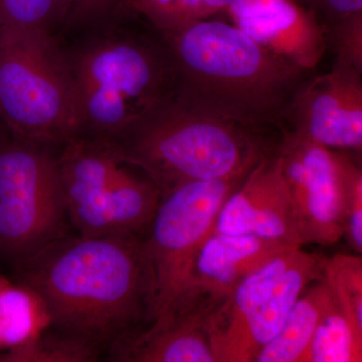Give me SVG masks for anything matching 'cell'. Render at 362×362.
<instances>
[{
    "label": "cell",
    "instance_id": "obj_1",
    "mask_svg": "<svg viewBox=\"0 0 362 362\" xmlns=\"http://www.w3.org/2000/svg\"><path fill=\"white\" fill-rule=\"evenodd\" d=\"M16 269L54 329L100 351L153 321V277L139 235L68 233Z\"/></svg>",
    "mask_w": 362,
    "mask_h": 362
},
{
    "label": "cell",
    "instance_id": "obj_2",
    "mask_svg": "<svg viewBox=\"0 0 362 362\" xmlns=\"http://www.w3.org/2000/svg\"><path fill=\"white\" fill-rule=\"evenodd\" d=\"M162 35L175 63V96L249 127L280 131L286 107L313 74L276 56L218 16Z\"/></svg>",
    "mask_w": 362,
    "mask_h": 362
},
{
    "label": "cell",
    "instance_id": "obj_3",
    "mask_svg": "<svg viewBox=\"0 0 362 362\" xmlns=\"http://www.w3.org/2000/svg\"><path fill=\"white\" fill-rule=\"evenodd\" d=\"M280 138V131L226 120L175 94L110 140L162 197L187 183L247 175L277 152Z\"/></svg>",
    "mask_w": 362,
    "mask_h": 362
},
{
    "label": "cell",
    "instance_id": "obj_4",
    "mask_svg": "<svg viewBox=\"0 0 362 362\" xmlns=\"http://www.w3.org/2000/svg\"><path fill=\"white\" fill-rule=\"evenodd\" d=\"M71 69L82 135L113 139L175 94V63L158 32L98 40Z\"/></svg>",
    "mask_w": 362,
    "mask_h": 362
},
{
    "label": "cell",
    "instance_id": "obj_5",
    "mask_svg": "<svg viewBox=\"0 0 362 362\" xmlns=\"http://www.w3.org/2000/svg\"><path fill=\"white\" fill-rule=\"evenodd\" d=\"M0 118L14 137L45 146L82 135L71 64L49 32L0 28Z\"/></svg>",
    "mask_w": 362,
    "mask_h": 362
},
{
    "label": "cell",
    "instance_id": "obj_6",
    "mask_svg": "<svg viewBox=\"0 0 362 362\" xmlns=\"http://www.w3.org/2000/svg\"><path fill=\"white\" fill-rule=\"evenodd\" d=\"M326 258L302 247L281 252L247 276L206 329L216 362H255L307 287L323 278Z\"/></svg>",
    "mask_w": 362,
    "mask_h": 362
},
{
    "label": "cell",
    "instance_id": "obj_7",
    "mask_svg": "<svg viewBox=\"0 0 362 362\" xmlns=\"http://www.w3.org/2000/svg\"><path fill=\"white\" fill-rule=\"evenodd\" d=\"M58 157L45 145L0 139V257L16 267L68 235Z\"/></svg>",
    "mask_w": 362,
    "mask_h": 362
},
{
    "label": "cell",
    "instance_id": "obj_8",
    "mask_svg": "<svg viewBox=\"0 0 362 362\" xmlns=\"http://www.w3.org/2000/svg\"><path fill=\"white\" fill-rule=\"evenodd\" d=\"M247 175L195 181L162 195L147 230L153 277V322L169 318L187 291L197 256L216 230L223 204Z\"/></svg>",
    "mask_w": 362,
    "mask_h": 362
},
{
    "label": "cell",
    "instance_id": "obj_9",
    "mask_svg": "<svg viewBox=\"0 0 362 362\" xmlns=\"http://www.w3.org/2000/svg\"><path fill=\"white\" fill-rule=\"evenodd\" d=\"M278 156L302 245L330 246L341 240L345 218L343 151L281 132Z\"/></svg>",
    "mask_w": 362,
    "mask_h": 362
},
{
    "label": "cell",
    "instance_id": "obj_10",
    "mask_svg": "<svg viewBox=\"0 0 362 362\" xmlns=\"http://www.w3.org/2000/svg\"><path fill=\"white\" fill-rule=\"evenodd\" d=\"M280 132L361 156L362 73L334 61L327 73L311 75L286 107Z\"/></svg>",
    "mask_w": 362,
    "mask_h": 362
},
{
    "label": "cell",
    "instance_id": "obj_11",
    "mask_svg": "<svg viewBox=\"0 0 362 362\" xmlns=\"http://www.w3.org/2000/svg\"><path fill=\"white\" fill-rule=\"evenodd\" d=\"M297 247L257 235L214 233L197 256L187 291L173 314L192 311L207 321L249 274Z\"/></svg>",
    "mask_w": 362,
    "mask_h": 362
},
{
    "label": "cell",
    "instance_id": "obj_12",
    "mask_svg": "<svg viewBox=\"0 0 362 362\" xmlns=\"http://www.w3.org/2000/svg\"><path fill=\"white\" fill-rule=\"evenodd\" d=\"M223 16L276 56L313 71L328 49L325 26L302 0H242Z\"/></svg>",
    "mask_w": 362,
    "mask_h": 362
},
{
    "label": "cell",
    "instance_id": "obj_13",
    "mask_svg": "<svg viewBox=\"0 0 362 362\" xmlns=\"http://www.w3.org/2000/svg\"><path fill=\"white\" fill-rule=\"evenodd\" d=\"M214 233L257 235L303 246L278 150L259 161L228 197Z\"/></svg>",
    "mask_w": 362,
    "mask_h": 362
},
{
    "label": "cell",
    "instance_id": "obj_14",
    "mask_svg": "<svg viewBox=\"0 0 362 362\" xmlns=\"http://www.w3.org/2000/svg\"><path fill=\"white\" fill-rule=\"evenodd\" d=\"M158 187L128 164L122 175L101 194L68 209L69 220L86 237L146 235L160 202Z\"/></svg>",
    "mask_w": 362,
    "mask_h": 362
},
{
    "label": "cell",
    "instance_id": "obj_15",
    "mask_svg": "<svg viewBox=\"0 0 362 362\" xmlns=\"http://www.w3.org/2000/svg\"><path fill=\"white\" fill-rule=\"evenodd\" d=\"M116 361L216 362L206 319L181 312L123 338L110 349Z\"/></svg>",
    "mask_w": 362,
    "mask_h": 362
},
{
    "label": "cell",
    "instance_id": "obj_16",
    "mask_svg": "<svg viewBox=\"0 0 362 362\" xmlns=\"http://www.w3.org/2000/svg\"><path fill=\"white\" fill-rule=\"evenodd\" d=\"M332 299L324 277L309 285L277 335L261 350L255 362H304L319 320Z\"/></svg>",
    "mask_w": 362,
    "mask_h": 362
},
{
    "label": "cell",
    "instance_id": "obj_17",
    "mask_svg": "<svg viewBox=\"0 0 362 362\" xmlns=\"http://www.w3.org/2000/svg\"><path fill=\"white\" fill-rule=\"evenodd\" d=\"M49 326L40 297L28 286L6 281L0 287V350L13 349L39 337Z\"/></svg>",
    "mask_w": 362,
    "mask_h": 362
},
{
    "label": "cell",
    "instance_id": "obj_18",
    "mask_svg": "<svg viewBox=\"0 0 362 362\" xmlns=\"http://www.w3.org/2000/svg\"><path fill=\"white\" fill-rule=\"evenodd\" d=\"M358 337L334 296L319 320L304 362H361Z\"/></svg>",
    "mask_w": 362,
    "mask_h": 362
},
{
    "label": "cell",
    "instance_id": "obj_19",
    "mask_svg": "<svg viewBox=\"0 0 362 362\" xmlns=\"http://www.w3.org/2000/svg\"><path fill=\"white\" fill-rule=\"evenodd\" d=\"M323 277L357 335L362 337V259L337 254L326 258Z\"/></svg>",
    "mask_w": 362,
    "mask_h": 362
},
{
    "label": "cell",
    "instance_id": "obj_20",
    "mask_svg": "<svg viewBox=\"0 0 362 362\" xmlns=\"http://www.w3.org/2000/svg\"><path fill=\"white\" fill-rule=\"evenodd\" d=\"M100 350L84 341L56 333H40L39 337L0 354V361L9 362H87L96 361Z\"/></svg>",
    "mask_w": 362,
    "mask_h": 362
},
{
    "label": "cell",
    "instance_id": "obj_21",
    "mask_svg": "<svg viewBox=\"0 0 362 362\" xmlns=\"http://www.w3.org/2000/svg\"><path fill=\"white\" fill-rule=\"evenodd\" d=\"M125 7L161 35L201 20L202 0H129Z\"/></svg>",
    "mask_w": 362,
    "mask_h": 362
},
{
    "label": "cell",
    "instance_id": "obj_22",
    "mask_svg": "<svg viewBox=\"0 0 362 362\" xmlns=\"http://www.w3.org/2000/svg\"><path fill=\"white\" fill-rule=\"evenodd\" d=\"M62 20L61 0H0V28L49 32Z\"/></svg>",
    "mask_w": 362,
    "mask_h": 362
},
{
    "label": "cell",
    "instance_id": "obj_23",
    "mask_svg": "<svg viewBox=\"0 0 362 362\" xmlns=\"http://www.w3.org/2000/svg\"><path fill=\"white\" fill-rule=\"evenodd\" d=\"M344 168V233L349 246L362 252V170L361 164L352 158L350 152L343 151Z\"/></svg>",
    "mask_w": 362,
    "mask_h": 362
},
{
    "label": "cell",
    "instance_id": "obj_24",
    "mask_svg": "<svg viewBox=\"0 0 362 362\" xmlns=\"http://www.w3.org/2000/svg\"><path fill=\"white\" fill-rule=\"evenodd\" d=\"M328 49L334 61L354 66L362 73V13L326 26Z\"/></svg>",
    "mask_w": 362,
    "mask_h": 362
},
{
    "label": "cell",
    "instance_id": "obj_25",
    "mask_svg": "<svg viewBox=\"0 0 362 362\" xmlns=\"http://www.w3.org/2000/svg\"><path fill=\"white\" fill-rule=\"evenodd\" d=\"M318 14L324 26L362 13V0H302Z\"/></svg>",
    "mask_w": 362,
    "mask_h": 362
},
{
    "label": "cell",
    "instance_id": "obj_26",
    "mask_svg": "<svg viewBox=\"0 0 362 362\" xmlns=\"http://www.w3.org/2000/svg\"><path fill=\"white\" fill-rule=\"evenodd\" d=\"M64 20L85 21L99 18L110 13L106 0H61Z\"/></svg>",
    "mask_w": 362,
    "mask_h": 362
},
{
    "label": "cell",
    "instance_id": "obj_27",
    "mask_svg": "<svg viewBox=\"0 0 362 362\" xmlns=\"http://www.w3.org/2000/svg\"><path fill=\"white\" fill-rule=\"evenodd\" d=\"M240 1L242 0H202L201 18L221 16Z\"/></svg>",
    "mask_w": 362,
    "mask_h": 362
},
{
    "label": "cell",
    "instance_id": "obj_28",
    "mask_svg": "<svg viewBox=\"0 0 362 362\" xmlns=\"http://www.w3.org/2000/svg\"><path fill=\"white\" fill-rule=\"evenodd\" d=\"M111 11L115 9L116 7L125 6L126 0H106Z\"/></svg>",
    "mask_w": 362,
    "mask_h": 362
},
{
    "label": "cell",
    "instance_id": "obj_29",
    "mask_svg": "<svg viewBox=\"0 0 362 362\" xmlns=\"http://www.w3.org/2000/svg\"><path fill=\"white\" fill-rule=\"evenodd\" d=\"M6 279H4V277H1L0 276V287H1V285L4 284V282H6Z\"/></svg>",
    "mask_w": 362,
    "mask_h": 362
},
{
    "label": "cell",
    "instance_id": "obj_30",
    "mask_svg": "<svg viewBox=\"0 0 362 362\" xmlns=\"http://www.w3.org/2000/svg\"><path fill=\"white\" fill-rule=\"evenodd\" d=\"M129 1V0H126V2H125V6L126 4H127V2Z\"/></svg>",
    "mask_w": 362,
    "mask_h": 362
}]
</instances>
